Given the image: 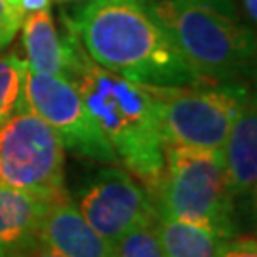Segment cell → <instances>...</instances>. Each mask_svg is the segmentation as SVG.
Masks as SVG:
<instances>
[{"instance_id": "1", "label": "cell", "mask_w": 257, "mask_h": 257, "mask_svg": "<svg viewBox=\"0 0 257 257\" xmlns=\"http://www.w3.org/2000/svg\"><path fill=\"white\" fill-rule=\"evenodd\" d=\"M61 19L110 73L147 86L198 82L145 0H88Z\"/></svg>"}, {"instance_id": "2", "label": "cell", "mask_w": 257, "mask_h": 257, "mask_svg": "<svg viewBox=\"0 0 257 257\" xmlns=\"http://www.w3.org/2000/svg\"><path fill=\"white\" fill-rule=\"evenodd\" d=\"M65 78L78 90L95 126L118 156V162L141 179L147 191L164 164V141L151 86L132 82L103 69L84 52L74 33Z\"/></svg>"}, {"instance_id": "3", "label": "cell", "mask_w": 257, "mask_h": 257, "mask_svg": "<svg viewBox=\"0 0 257 257\" xmlns=\"http://www.w3.org/2000/svg\"><path fill=\"white\" fill-rule=\"evenodd\" d=\"M196 80L248 84L255 67V35L234 0H145Z\"/></svg>"}, {"instance_id": "4", "label": "cell", "mask_w": 257, "mask_h": 257, "mask_svg": "<svg viewBox=\"0 0 257 257\" xmlns=\"http://www.w3.org/2000/svg\"><path fill=\"white\" fill-rule=\"evenodd\" d=\"M158 215L215 230L234 238V200L230 198L221 153L164 145V164L147 189Z\"/></svg>"}, {"instance_id": "5", "label": "cell", "mask_w": 257, "mask_h": 257, "mask_svg": "<svg viewBox=\"0 0 257 257\" xmlns=\"http://www.w3.org/2000/svg\"><path fill=\"white\" fill-rule=\"evenodd\" d=\"M151 92L164 145L221 153L249 86L198 80L183 86H151Z\"/></svg>"}, {"instance_id": "6", "label": "cell", "mask_w": 257, "mask_h": 257, "mask_svg": "<svg viewBox=\"0 0 257 257\" xmlns=\"http://www.w3.org/2000/svg\"><path fill=\"white\" fill-rule=\"evenodd\" d=\"M0 187L46 202L67 196L63 141L25 101L0 124Z\"/></svg>"}, {"instance_id": "7", "label": "cell", "mask_w": 257, "mask_h": 257, "mask_svg": "<svg viewBox=\"0 0 257 257\" xmlns=\"http://www.w3.org/2000/svg\"><path fill=\"white\" fill-rule=\"evenodd\" d=\"M23 101L55 130L67 151L103 164H120L116 153L90 116L78 90L67 78L31 73L27 69Z\"/></svg>"}, {"instance_id": "8", "label": "cell", "mask_w": 257, "mask_h": 257, "mask_svg": "<svg viewBox=\"0 0 257 257\" xmlns=\"http://www.w3.org/2000/svg\"><path fill=\"white\" fill-rule=\"evenodd\" d=\"M76 208L110 246L138 225L156 217L145 187L116 166L103 168L93 175L78 194Z\"/></svg>"}, {"instance_id": "9", "label": "cell", "mask_w": 257, "mask_h": 257, "mask_svg": "<svg viewBox=\"0 0 257 257\" xmlns=\"http://www.w3.org/2000/svg\"><path fill=\"white\" fill-rule=\"evenodd\" d=\"M223 175L230 198L255 202L257 185V110L253 92L246 95L221 149Z\"/></svg>"}, {"instance_id": "10", "label": "cell", "mask_w": 257, "mask_h": 257, "mask_svg": "<svg viewBox=\"0 0 257 257\" xmlns=\"http://www.w3.org/2000/svg\"><path fill=\"white\" fill-rule=\"evenodd\" d=\"M38 240L63 257H114V248L88 225L69 194L50 202Z\"/></svg>"}, {"instance_id": "11", "label": "cell", "mask_w": 257, "mask_h": 257, "mask_svg": "<svg viewBox=\"0 0 257 257\" xmlns=\"http://www.w3.org/2000/svg\"><path fill=\"white\" fill-rule=\"evenodd\" d=\"M21 35L29 71L65 78L73 52V33L65 25V21H61L59 31L50 10L27 14L21 21Z\"/></svg>"}, {"instance_id": "12", "label": "cell", "mask_w": 257, "mask_h": 257, "mask_svg": "<svg viewBox=\"0 0 257 257\" xmlns=\"http://www.w3.org/2000/svg\"><path fill=\"white\" fill-rule=\"evenodd\" d=\"M48 206L37 196L0 187V257L37 242Z\"/></svg>"}, {"instance_id": "13", "label": "cell", "mask_w": 257, "mask_h": 257, "mask_svg": "<svg viewBox=\"0 0 257 257\" xmlns=\"http://www.w3.org/2000/svg\"><path fill=\"white\" fill-rule=\"evenodd\" d=\"M155 232L164 257H217L230 238L206 227L156 213Z\"/></svg>"}, {"instance_id": "14", "label": "cell", "mask_w": 257, "mask_h": 257, "mask_svg": "<svg viewBox=\"0 0 257 257\" xmlns=\"http://www.w3.org/2000/svg\"><path fill=\"white\" fill-rule=\"evenodd\" d=\"M27 63L16 54H0V124L23 103Z\"/></svg>"}, {"instance_id": "15", "label": "cell", "mask_w": 257, "mask_h": 257, "mask_svg": "<svg viewBox=\"0 0 257 257\" xmlns=\"http://www.w3.org/2000/svg\"><path fill=\"white\" fill-rule=\"evenodd\" d=\"M114 257H164L155 232V219L141 223L112 246Z\"/></svg>"}, {"instance_id": "16", "label": "cell", "mask_w": 257, "mask_h": 257, "mask_svg": "<svg viewBox=\"0 0 257 257\" xmlns=\"http://www.w3.org/2000/svg\"><path fill=\"white\" fill-rule=\"evenodd\" d=\"M23 14L6 0H0V50L8 46L21 29Z\"/></svg>"}, {"instance_id": "17", "label": "cell", "mask_w": 257, "mask_h": 257, "mask_svg": "<svg viewBox=\"0 0 257 257\" xmlns=\"http://www.w3.org/2000/svg\"><path fill=\"white\" fill-rule=\"evenodd\" d=\"M217 257H257V242L253 236H234L230 238Z\"/></svg>"}, {"instance_id": "18", "label": "cell", "mask_w": 257, "mask_h": 257, "mask_svg": "<svg viewBox=\"0 0 257 257\" xmlns=\"http://www.w3.org/2000/svg\"><path fill=\"white\" fill-rule=\"evenodd\" d=\"M8 257H63V255L54 251L52 248H48L46 244H42L40 240H37V242H31L27 246H23L18 251H14Z\"/></svg>"}, {"instance_id": "19", "label": "cell", "mask_w": 257, "mask_h": 257, "mask_svg": "<svg viewBox=\"0 0 257 257\" xmlns=\"http://www.w3.org/2000/svg\"><path fill=\"white\" fill-rule=\"evenodd\" d=\"M52 6V0H19L18 10L27 16V14H37V12H48Z\"/></svg>"}, {"instance_id": "20", "label": "cell", "mask_w": 257, "mask_h": 257, "mask_svg": "<svg viewBox=\"0 0 257 257\" xmlns=\"http://www.w3.org/2000/svg\"><path fill=\"white\" fill-rule=\"evenodd\" d=\"M244 4V12H246V19L251 25H255L257 19V0H242Z\"/></svg>"}, {"instance_id": "21", "label": "cell", "mask_w": 257, "mask_h": 257, "mask_svg": "<svg viewBox=\"0 0 257 257\" xmlns=\"http://www.w3.org/2000/svg\"><path fill=\"white\" fill-rule=\"evenodd\" d=\"M6 2H8V4H12L14 8H18V6H19V0H6Z\"/></svg>"}, {"instance_id": "22", "label": "cell", "mask_w": 257, "mask_h": 257, "mask_svg": "<svg viewBox=\"0 0 257 257\" xmlns=\"http://www.w3.org/2000/svg\"><path fill=\"white\" fill-rule=\"evenodd\" d=\"M57 2H73V0H57Z\"/></svg>"}]
</instances>
